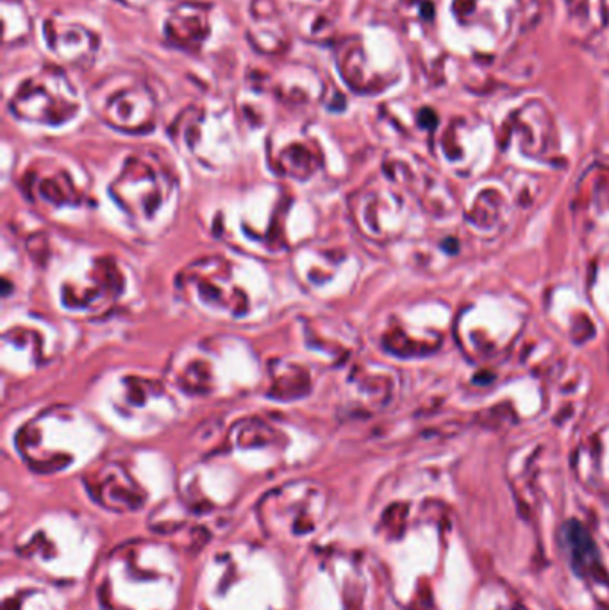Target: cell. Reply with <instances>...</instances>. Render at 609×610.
I'll use <instances>...</instances> for the list:
<instances>
[{
    "instance_id": "cell-1",
    "label": "cell",
    "mask_w": 609,
    "mask_h": 610,
    "mask_svg": "<svg viewBox=\"0 0 609 610\" xmlns=\"http://www.w3.org/2000/svg\"><path fill=\"white\" fill-rule=\"evenodd\" d=\"M565 536L572 550V560L577 571H582L584 567L591 566L594 560H597V548H595L594 539L581 523L572 521L566 524Z\"/></svg>"
}]
</instances>
